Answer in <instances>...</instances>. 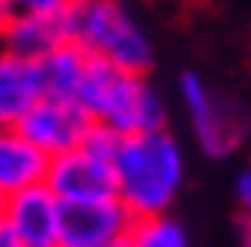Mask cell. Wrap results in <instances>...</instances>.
Listing matches in <instances>:
<instances>
[{
    "mask_svg": "<svg viewBox=\"0 0 251 247\" xmlns=\"http://www.w3.org/2000/svg\"><path fill=\"white\" fill-rule=\"evenodd\" d=\"M7 14H11V0H0V25H4Z\"/></svg>",
    "mask_w": 251,
    "mask_h": 247,
    "instance_id": "obj_19",
    "label": "cell"
},
{
    "mask_svg": "<svg viewBox=\"0 0 251 247\" xmlns=\"http://www.w3.org/2000/svg\"><path fill=\"white\" fill-rule=\"evenodd\" d=\"M237 244L241 247H251V216H241L237 219Z\"/></svg>",
    "mask_w": 251,
    "mask_h": 247,
    "instance_id": "obj_18",
    "label": "cell"
},
{
    "mask_svg": "<svg viewBox=\"0 0 251 247\" xmlns=\"http://www.w3.org/2000/svg\"><path fill=\"white\" fill-rule=\"evenodd\" d=\"M64 14H68V39L89 57L149 74L156 60L152 36L124 0H75Z\"/></svg>",
    "mask_w": 251,
    "mask_h": 247,
    "instance_id": "obj_3",
    "label": "cell"
},
{
    "mask_svg": "<svg viewBox=\"0 0 251 247\" xmlns=\"http://www.w3.org/2000/svg\"><path fill=\"white\" fill-rule=\"evenodd\" d=\"M0 247H25V244L18 240V233H14L4 219H0Z\"/></svg>",
    "mask_w": 251,
    "mask_h": 247,
    "instance_id": "obj_17",
    "label": "cell"
},
{
    "mask_svg": "<svg viewBox=\"0 0 251 247\" xmlns=\"http://www.w3.org/2000/svg\"><path fill=\"white\" fill-rule=\"evenodd\" d=\"M124 247H195L188 229L174 212H159V216H138L131 223Z\"/></svg>",
    "mask_w": 251,
    "mask_h": 247,
    "instance_id": "obj_13",
    "label": "cell"
},
{
    "mask_svg": "<svg viewBox=\"0 0 251 247\" xmlns=\"http://www.w3.org/2000/svg\"><path fill=\"white\" fill-rule=\"evenodd\" d=\"M89 67V53L75 43H64L57 49H50L46 57H39V78H43V95H64L78 99L81 78Z\"/></svg>",
    "mask_w": 251,
    "mask_h": 247,
    "instance_id": "obj_12",
    "label": "cell"
},
{
    "mask_svg": "<svg viewBox=\"0 0 251 247\" xmlns=\"http://www.w3.org/2000/svg\"><path fill=\"white\" fill-rule=\"evenodd\" d=\"M64 43H71L64 11H11L0 25V46L32 60L46 57L50 49H57Z\"/></svg>",
    "mask_w": 251,
    "mask_h": 247,
    "instance_id": "obj_9",
    "label": "cell"
},
{
    "mask_svg": "<svg viewBox=\"0 0 251 247\" xmlns=\"http://www.w3.org/2000/svg\"><path fill=\"white\" fill-rule=\"evenodd\" d=\"M117 198L131 208V216H159L170 212L184 191L188 156L170 127L124 135L113 152Z\"/></svg>",
    "mask_w": 251,
    "mask_h": 247,
    "instance_id": "obj_1",
    "label": "cell"
},
{
    "mask_svg": "<svg viewBox=\"0 0 251 247\" xmlns=\"http://www.w3.org/2000/svg\"><path fill=\"white\" fill-rule=\"evenodd\" d=\"M233 198L241 205V216H251V166H244L233 180Z\"/></svg>",
    "mask_w": 251,
    "mask_h": 247,
    "instance_id": "obj_15",
    "label": "cell"
},
{
    "mask_svg": "<svg viewBox=\"0 0 251 247\" xmlns=\"http://www.w3.org/2000/svg\"><path fill=\"white\" fill-rule=\"evenodd\" d=\"M78 103L89 110L96 124L117 131L121 138L166 127V103L152 81L138 71H124L99 57H89Z\"/></svg>",
    "mask_w": 251,
    "mask_h": 247,
    "instance_id": "obj_2",
    "label": "cell"
},
{
    "mask_svg": "<svg viewBox=\"0 0 251 247\" xmlns=\"http://www.w3.org/2000/svg\"><path fill=\"white\" fill-rule=\"evenodd\" d=\"M89 148V152H96V156H106V159H113V152H117V145H121V135L117 131H110V127H103V124H96L92 131H89V138L81 141Z\"/></svg>",
    "mask_w": 251,
    "mask_h": 247,
    "instance_id": "obj_14",
    "label": "cell"
},
{
    "mask_svg": "<svg viewBox=\"0 0 251 247\" xmlns=\"http://www.w3.org/2000/svg\"><path fill=\"white\" fill-rule=\"evenodd\" d=\"M0 127H4V120H0Z\"/></svg>",
    "mask_w": 251,
    "mask_h": 247,
    "instance_id": "obj_22",
    "label": "cell"
},
{
    "mask_svg": "<svg viewBox=\"0 0 251 247\" xmlns=\"http://www.w3.org/2000/svg\"><path fill=\"white\" fill-rule=\"evenodd\" d=\"M43 99L39 60L0 46V120L14 124Z\"/></svg>",
    "mask_w": 251,
    "mask_h": 247,
    "instance_id": "obj_11",
    "label": "cell"
},
{
    "mask_svg": "<svg viewBox=\"0 0 251 247\" xmlns=\"http://www.w3.org/2000/svg\"><path fill=\"white\" fill-rule=\"evenodd\" d=\"M75 0H11V11H68Z\"/></svg>",
    "mask_w": 251,
    "mask_h": 247,
    "instance_id": "obj_16",
    "label": "cell"
},
{
    "mask_svg": "<svg viewBox=\"0 0 251 247\" xmlns=\"http://www.w3.org/2000/svg\"><path fill=\"white\" fill-rule=\"evenodd\" d=\"M177 95L184 117L191 124V135L209 159H226L248 141L251 135L248 106L233 95L216 92L198 71H184L177 78Z\"/></svg>",
    "mask_w": 251,
    "mask_h": 247,
    "instance_id": "obj_4",
    "label": "cell"
},
{
    "mask_svg": "<svg viewBox=\"0 0 251 247\" xmlns=\"http://www.w3.org/2000/svg\"><path fill=\"white\" fill-rule=\"evenodd\" d=\"M50 156L39 145H32L14 124L0 127V194H14L25 187L46 184Z\"/></svg>",
    "mask_w": 251,
    "mask_h": 247,
    "instance_id": "obj_10",
    "label": "cell"
},
{
    "mask_svg": "<svg viewBox=\"0 0 251 247\" xmlns=\"http://www.w3.org/2000/svg\"><path fill=\"white\" fill-rule=\"evenodd\" d=\"M4 202H7V198H4V194H0V219H4Z\"/></svg>",
    "mask_w": 251,
    "mask_h": 247,
    "instance_id": "obj_21",
    "label": "cell"
},
{
    "mask_svg": "<svg viewBox=\"0 0 251 247\" xmlns=\"http://www.w3.org/2000/svg\"><path fill=\"white\" fill-rule=\"evenodd\" d=\"M135 216L121 198L60 202V247H96L124 240Z\"/></svg>",
    "mask_w": 251,
    "mask_h": 247,
    "instance_id": "obj_7",
    "label": "cell"
},
{
    "mask_svg": "<svg viewBox=\"0 0 251 247\" xmlns=\"http://www.w3.org/2000/svg\"><path fill=\"white\" fill-rule=\"evenodd\" d=\"M46 187L60 202H92V198H117V173L113 159L89 152L85 145L60 152L50 159Z\"/></svg>",
    "mask_w": 251,
    "mask_h": 247,
    "instance_id": "obj_6",
    "label": "cell"
},
{
    "mask_svg": "<svg viewBox=\"0 0 251 247\" xmlns=\"http://www.w3.org/2000/svg\"><path fill=\"white\" fill-rule=\"evenodd\" d=\"M14 127L22 135L39 145L43 152L53 159L60 152H71L89 138V131L96 127V120L89 117V110L78 99H64V95H43L22 120H14Z\"/></svg>",
    "mask_w": 251,
    "mask_h": 247,
    "instance_id": "obj_5",
    "label": "cell"
},
{
    "mask_svg": "<svg viewBox=\"0 0 251 247\" xmlns=\"http://www.w3.org/2000/svg\"><path fill=\"white\" fill-rule=\"evenodd\" d=\"M4 223L25 247H60V198L46 184L7 194Z\"/></svg>",
    "mask_w": 251,
    "mask_h": 247,
    "instance_id": "obj_8",
    "label": "cell"
},
{
    "mask_svg": "<svg viewBox=\"0 0 251 247\" xmlns=\"http://www.w3.org/2000/svg\"><path fill=\"white\" fill-rule=\"evenodd\" d=\"M96 247H124V240H113V244H96Z\"/></svg>",
    "mask_w": 251,
    "mask_h": 247,
    "instance_id": "obj_20",
    "label": "cell"
}]
</instances>
